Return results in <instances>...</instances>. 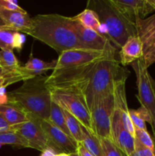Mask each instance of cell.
I'll use <instances>...</instances> for the list:
<instances>
[{
    "label": "cell",
    "instance_id": "1",
    "mask_svg": "<svg viewBox=\"0 0 155 156\" xmlns=\"http://www.w3.org/2000/svg\"><path fill=\"white\" fill-rule=\"evenodd\" d=\"M32 22L33 27L27 34L50 46L59 54L74 49H85L71 25L69 17L43 14L33 17Z\"/></svg>",
    "mask_w": 155,
    "mask_h": 156
},
{
    "label": "cell",
    "instance_id": "2",
    "mask_svg": "<svg viewBox=\"0 0 155 156\" xmlns=\"http://www.w3.org/2000/svg\"><path fill=\"white\" fill-rule=\"evenodd\" d=\"M47 78L48 76H39L24 81L19 88L8 92L9 102L18 105L27 114L48 120L52 98Z\"/></svg>",
    "mask_w": 155,
    "mask_h": 156
},
{
    "label": "cell",
    "instance_id": "3",
    "mask_svg": "<svg viewBox=\"0 0 155 156\" xmlns=\"http://www.w3.org/2000/svg\"><path fill=\"white\" fill-rule=\"evenodd\" d=\"M128 73L117 59L107 58L97 62L84 92L90 112L101 99L112 94L115 82Z\"/></svg>",
    "mask_w": 155,
    "mask_h": 156
},
{
    "label": "cell",
    "instance_id": "4",
    "mask_svg": "<svg viewBox=\"0 0 155 156\" xmlns=\"http://www.w3.org/2000/svg\"><path fill=\"white\" fill-rule=\"evenodd\" d=\"M86 9L97 13L106 36L117 48H121L130 37L138 34L136 24L121 13L111 0H89Z\"/></svg>",
    "mask_w": 155,
    "mask_h": 156
},
{
    "label": "cell",
    "instance_id": "5",
    "mask_svg": "<svg viewBox=\"0 0 155 156\" xmlns=\"http://www.w3.org/2000/svg\"><path fill=\"white\" fill-rule=\"evenodd\" d=\"M50 89L52 101L74 116L84 127L93 133L91 112L83 93L74 88H50Z\"/></svg>",
    "mask_w": 155,
    "mask_h": 156
},
{
    "label": "cell",
    "instance_id": "6",
    "mask_svg": "<svg viewBox=\"0 0 155 156\" xmlns=\"http://www.w3.org/2000/svg\"><path fill=\"white\" fill-rule=\"evenodd\" d=\"M131 65L136 75V84L138 94L137 98L141 108L149 113L151 118L153 140H155V81L152 79L142 59L132 62Z\"/></svg>",
    "mask_w": 155,
    "mask_h": 156
},
{
    "label": "cell",
    "instance_id": "7",
    "mask_svg": "<svg viewBox=\"0 0 155 156\" xmlns=\"http://www.w3.org/2000/svg\"><path fill=\"white\" fill-rule=\"evenodd\" d=\"M114 111L112 94L101 99L91 111L92 132L97 138L111 140V122Z\"/></svg>",
    "mask_w": 155,
    "mask_h": 156
},
{
    "label": "cell",
    "instance_id": "8",
    "mask_svg": "<svg viewBox=\"0 0 155 156\" xmlns=\"http://www.w3.org/2000/svg\"><path fill=\"white\" fill-rule=\"evenodd\" d=\"M71 25L75 30L78 39L85 49L97 51H103L119 59L117 47L106 36L102 35L91 28L84 27L82 24L71 18Z\"/></svg>",
    "mask_w": 155,
    "mask_h": 156
},
{
    "label": "cell",
    "instance_id": "9",
    "mask_svg": "<svg viewBox=\"0 0 155 156\" xmlns=\"http://www.w3.org/2000/svg\"><path fill=\"white\" fill-rule=\"evenodd\" d=\"M107 58L116 59L109 55V53L103 51H97V50H87V49H74V50H67L59 54L56 66L53 72H58L67 69L74 68V67H79Z\"/></svg>",
    "mask_w": 155,
    "mask_h": 156
},
{
    "label": "cell",
    "instance_id": "10",
    "mask_svg": "<svg viewBox=\"0 0 155 156\" xmlns=\"http://www.w3.org/2000/svg\"><path fill=\"white\" fill-rule=\"evenodd\" d=\"M28 120L15 125L10 129L19 134L28 143V148L43 152L49 148L48 140L40 124V119L33 114H27Z\"/></svg>",
    "mask_w": 155,
    "mask_h": 156
},
{
    "label": "cell",
    "instance_id": "11",
    "mask_svg": "<svg viewBox=\"0 0 155 156\" xmlns=\"http://www.w3.org/2000/svg\"><path fill=\"white\" fill-rule=\"evenodd\" d=\"M137 35L143 45L142 60L148 68L155 63V14L147 18L138 19L135 21Z\"/></svg>",
    "mask_w": 155,
    "mask_h": 156
},
{
    "label": "cell",
    "instance_id": "12",
    "mask_svg": "<svg viewBox=\"0 0 155 156\" xmlns=\"http://www.w3.org/2000/svg\"><path fill=\"white\" fill-rule=\"evenodd\" d=\"M40 124L48 140L49 148L58 154H71L77 152L78 143L49 120L40 119Z\"/></svg>",
    "mask_w": 155,
    "mask_h": 156
},
{
    "label": "cell",
    "instance_id": "13",
    "mask_svg": "<svg viewBox=\"0 0 155 156\" xmlns=\"http://www.w3.org/2000/svg\"><path fill=\"white\" fill-rule=\"evenodd\" d=\"M129 73L123 75L117 79L115 82L112 96L114 101V110L119 114L122 123L126 129L130 133L132 136L135 137V129L129 117V108L127 105L126 93V82Z\"/></svg>",
    "mask_w": 155,
    "mask_h": 156
},
{
    "label": "cell",
    "instance_id": "14",
    "mask_svg": "<svg viewBox=\"0 0 155 156\" xmlns=\"http://www.w3.org/2000/svg\"><path fill=\"white\" fill-rule=\"evenodd\" d=\"M121 13L135 23L155 11V0H111Z\"/></svg>",
    "mask_w": 155,
    "mask_h": 156
},
{
    "label": "cell",
    "instance_id": "15",
    "mask_svg": "<svg viewBox=\"0 0 155 156\" xmlns=\"http://www.w3.org/2000/svg\"><path fill=\"white\" fill-rule=\"evenodd\" d=\"M111 140L126 156L135 152V137L126 129L119 114L114 110L111 122Z\"/></svg>",
    "mask_w": 155,
    "mask_h": 156
},
{
    "label": "cell",
    "instance_id": "16",
    "mask_svg": "<svg viewBox=\"0 0 155 156\" xmlns=\"http://www.w3.org/2000/svg\"><path fill=\"white\" fill-rule=\"evenodd\" d=\"M0 17L5 24L12 27L20 33L27 34L33 27L32 18L27 12L23 13L15 11H9L0 7Z\"/></svg>",
    "mask_w": 155,
    "mask_h": 156
},
{
    "label": "cell",
    "instance_id": "17",
    "mask_svg": "<svg viewBox=\"0 0 155 156\" xmlns=\"http://www.w3.org/2000/svg\"><path fill=\"white\" fill-rule=\"evenodd\" d=\"M143 45L138 35L130 37L119 51V61L123 67L142 58Z\"/></svg>",
    "mask_w": 155,
    "mask_h": 156
},
{
    "label": "cell",
    "instance_id": "18",
    "mask_svg": "<svg viewBox=\"0 0 155 156\" xmlns=\"http://www.w3.org/2000/svg\"><path fill=\"white\" fill-rule=\"evenodd\" d=\"M0 114L10 127L28 120L27 113L18 105L10 102L0 106Z\"/></svg>",
    "mask_w": 155,
    "mask_h": 156
},
{
    "label": "cell",
    "instance_id": "19",
    "mask_svg": "<svg viewBox=\"0 0 155 156\" xmlns=\"http://www.w3.org/2000/svg\"><path fill=\"white\" fill-rule=\"evenodd\" d=\"M71 18L75 20V21H77L78 22L80 23L81 24H82L84 27L91 28L92 30H94L95 31L98 32L100 34L106 36V29L103 27V24L100 23L98 15H97L95 12H94L91 9H84L81 13H79L78 15L71 17Z\"/></svg>",
    "mask_w": 155,
    "mask_h": 156
},
{
    "label": "cell",
    "instance_id": "20",
    "mask_svg": "<svg viewBox=\"0 0 155 156\" xmlns=\"http://www.w3.org/2000/svg\"><path fill=\"white\" fill-rule=\"evenodd\" d=\"M57 59L52 60L51 62H45L42 59L33 58L30 56V58L27 62L23 66V70L30 77L33 78L36 76H42L49 70H53L56 66Z\"/></svg>",
    "mask_w": 155,
    "mask_h": 156
},
{
    "label": "cell",
    "instance_id": "21",
    "mask_svg": "<svg viewBox=\"0 0 155 156\" xmlns=\"http://www.w3.org/2000/svg\"><path fill=\"white\" fill-rule=\"evenodd\" d=\"M84 147L94 156H104L100 140L82 126V143Z\"/></svg>",
    "mask_w": 155,
    "mask_h": 156
},
{
    "label": "cell",
    "instance_id": "22",
    "mask_svg": "<svg viewBox=\"0 0 155 156\" xmlns=\"http://www.w3.org/2000/svg\"><path fill=\"white\" fill-rule=\"evenodd\" d=\"M129 117L135 129L147 130L146 122L151 124V118L149 113L144 108L140 107L138 109H129Z\"/></svg>",
    "mask_w": 155,
    "mask_h": 156
},
{
    "label": "cell",
    "instance_id": "23",
    "mask_svg": "<svg viewBox=\"0 0 155 156\" xmlns=\"http://www.w3.org/2000/svg\"><path fill=\"white\" fill-rule=\"evenodd\" d=\"M48 120L50 123H53L54 126L59 128L62 132H64L66 135H68V136H70L71 138L69 131H68V128H67L66 123H65V117H64L62 109L59 105H56L55 102H53V101H52L51 107H50V117H49Z\"/></svg>",
    "mask_w": 155,
    "mask_h": 156
},
{
    "label": "cell",
    "instance_id": "24",
    "mask_svg": "<svg viewBox=\"0 0 155 156\" xmlns=\"http://www.w3.org/2000/svg\"><path fill=\"white\" fill-rule=\"evenodd\" d=\"M62 112L65 117L67 128L69 131L71 138L78 144H81L82 143V125L74 116L67 112L66 111L62 109Z\"/></svg>",
    "mask_w": 155,
    "mask_h": 156
},
{
    "label": "cell",
    "instance_id": "25",
    "mask_svg": "<svg viewBox=\"0 0 155 156\" xmlns=\"http://www.w3.org/2000/svg\"><path fill=\"white\" fill-rule=\"evenodd\" d=\"M0 144L11 145L21 148H28V143L15 131L8 130L0 132Z\"/></svg>",
    "mask_w": 155,
    "mask_h": 156
},
{
    "label": "cell",
    "instance_id": "26",
    "mask_svg": "<svg viewBox=\"0 0 155 156\" xmlns=\"http://www.w3.org/2000/svg\"><path fill=\"white\" fill-rule=\"evenodd\" d=\"M17 31L7 25L0 27V49L1 50H14V37Z\"/></svg>",
    "mask_w": 155,
    "mask_h": 156
},
{
    "label": "cell",
    "instance_id": "27",
    "mask_svg": "<svg viewBox=\"0 0 155 156\" xmlns=\"http://www.w3.org/2000/svg\"><path fill=\"white\" fill-rule=\"evenodd\" d=\"M0 66L12 69H21L22 66L15 57L13 50H0Z\"/></svg>",
    "mask_w": 155,
    "mask_h": 156
},
{
    "label": "cell",
    "instance_id": "28",
    "mask_svg": "<svg viewBox=\"0 0 155 156\" xmlns=\"http://www.w3.org/2000/svg\"><path fill=\"white\" fill-rule=\"evenodd\" d=\"M104 156H126L109 139H100Z\"/></svg>",
    "mask_w": 155,
    "mask_h": 156
},
{
    "label": "cell",
    "instance_id": "29",
    "mask_svg": "<svg viewBox=\"0 0 155 156\" xmlns=\"http://www.w3.org/2000/svg\"><path fill=\"white\" fill-rule=\"evenodd\" d=\"M135 139L138 140L141 145L149 148L155 152V144L153 140L151 138L147 130L143 129H135Z\"/></svg>",
    "mask_w": 155,
    "mask_h": 156
},
{
    "label": "cell",
    "instance_id": "30",
    "mask_svg": "<svg viewBox=\"0 0 155 156\" xmlns=\"http://www.w3.org/2000/svg\"><path fill=\"white\" fill-rule=\"evenodd\" d=\"M18 76H24L26 79H30L31 77L25 74L23 70V66L21 69H12L0 66V78H14Z\"/></svg>",
    "mask_w": 155,
    "mask_h": 156
},
{
    "label": "cell",
    "instance_id": "31",
    "mask_svg": "<svg viewBox=\"0 0 155 156\" xmlns=\"http://www.w3.org/2000/svg\"><path fill=\"white\" fill-rule=\"evenodd\" d=\"M0 7L9 11H15V12H20L23 13L27 12L18 4L17 1L14 0H0Z\"/></svg>",
    "mask_w": 155,
    "mask_h": 156
},
{
    "label": "cell",
    "instance_id": "32",
    "mask_svg": "<svg viewBox=\"0 0 155 156\" xmlns=\"http://www.w3.org/2000/svg\"><path fill=\"white\" fill-rule=\"evenodd\" d=\"M135 152L138 156H155V152L141 145L135 139Z\"/></svg>",
    "mask_w": 155,
    "mask_h": 156
},
{
    "label": "cell",
    "instance_id": "33",
    "mask_svg": "<svg viewBox=\"0 0 155 156\" xmlns=\"http://www.w3.org/2000/svg\"><path fill=\"white\" fill-rule=\"evenodd\" d=\"M27 79H26L24 76H18V77L14 78H0V88L2 87H7L9 85L16 83V82H20V81H26Z\"/></svg>",
    "mask_w": 155,
    "mask_h": 156
},
{
    "label": "cell",
    "instance_id": "34",
    "mask_svg": "<svg viewBox=\"0 0 155 156\" xmlns=\"http://www.w3.org/2000/svg\"><path fill=\"white\" fill-rule=\"evenodd\" d=\"M24 42H25V37L20 32H16L14 37V49H16L18 51H21L23 48Z\"/></svg>",
    "mask_w": 155,
    "mask_h": 156
},
{
    "label": "cell",
    "instance_id": "35",
    "mask_svg": "<svg viewBox=\"0 0 155 156\" xmlns=\"http://www.w3.org/2000/svg\"><path fill=\"white\" fill-rule=\"evenodd\" d=\"M5 88V87H2L0 88V106L9 103L8 93L6 92Z\"/></svg>",
    "mask_w": 155,
    "mask_h": 156
},
{
    "label": "cell",
    "instance_id": "36",
    "mask_svg": "<svg viewBox=\"0 0 155 156\" xmlns=\"http://www.w3.org/2000/svg\"><path fill=\"white\" fill-rule=\"evenodd\" d=\"M77 152L80 156H94L84 147L82 144H78Z\"/></svg>",
    "mask_w": 155,
    "mask_h": 156
},
{
    "label": "cell",
    "instance_id": "37",
    "mask_svg": "<svg viewBox=\"0 0 155 156\" xmlns=\"http://www.w3.org/2000/svg\"><path fill=\"white\" fill-rule=\"evenodd\" d=\"M8 130H10V126L6 123L5 120H4V118L0 114V132Z\"/></svg>",
    "mask_w": 155,
    "mask_h": 156
},
{
    "label": "cell",
    "instance_id": "38",
    "mask_svg": "<svg viewBox=\"0 0 155 156\" xmlns=\"http://www.w3.org/2000/svg\"><path fill=\"white\" fill-rule=\"evenodd\" d=\"M57 152L55 150H53L51 148H47L45 150L41 152V154L40 156H56L57 155Z\"/></svg>",
    "mask_w": 155,
    "mask_h": 156
},
{
    "label": "cell",
    "instance_id": "39",
    "mask_svg": "<svg viewBox=\"0 0 155 156\" xmlns=\"http://www.w3.org/2000/svg\"><path fill=\"white\" fill-rule=\"evenodd\" d=\"M68 155H69V156H80V155H79V154L78 153V152H73V153L68 154Z\"/></svg>",
    "mask_w": 155,
    "mask_h": 156
},
{
    "label": "cell",
    "instance_id": "40",
    "mask_svg": "<svg viewBox=\"0 0 155 156\" xmlns=\"http://www.w3.org/2000/svg\"><path fill=\"white\" fill-rule=\"evenodd\" d=\"M56 156H69V155L66 153H59V154H57V155Z\"/></svg>",
    "mask_w": 155,
    "mask_h": 156
},
{
    "label": "cell",
    "instance_id": "41",
    "mask_svg": "<svg viewBox=\"0 0 155 156\" xmlns=\"http://www.w3.org/2000/svg\"><path fill=\"white\" fill-rule=\"evenodd\" d=\"M3 25H5V24L4 21H2V19L1 17H0V27H1V26H3Z\"/></svg>",
    "mask_w": 155,
    "mask_h": 156
},
{
    "label": "cell",
    "instance_id": "42",
    "mask_svg": "<svg viewBox=\"0 0 155 156\" xmlns=\"http://www.w3.org/2000/svg\"><path fill=\"white\" fill-rule=\"evenodd\" d=\"M2 145L0 144V149H1V148H2Z\"/></svg>",
    "mask_w": 155,
    "mask_h": 156
},
{
    "label": "cell",
    "instance_id": "43",
    "mask_svg": "<svg viewBox=\"0 0 155 156\" xmlns=\"http://www.w3.org/2000/svg\"><path fill=\"white\" fill-rule=\"evenodd\" d=\"M153 142H154V144H155V140H153Z\"/></svg>",
    "mask_w": 155,
    "mask_h": 156
}]
</instances>
